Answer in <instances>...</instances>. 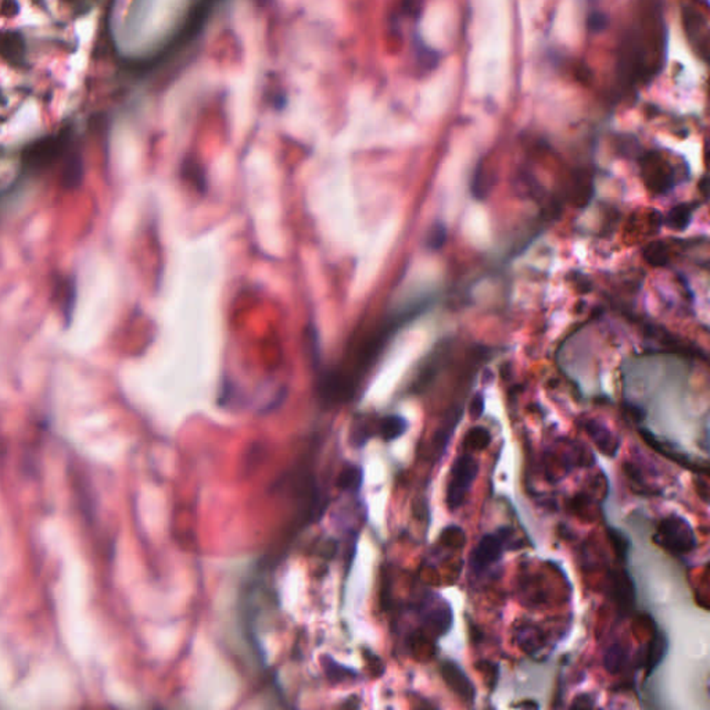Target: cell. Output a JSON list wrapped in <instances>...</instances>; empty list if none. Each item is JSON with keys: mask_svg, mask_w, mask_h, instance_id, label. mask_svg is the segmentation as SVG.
I'll list each match as a JSON object with an SVG mask.
<instances>
[{"mask_svg": "<svg viewBox=\"0 0 710 710\" xmlns=\"http://www.w3.org/2000/svg\"><path fill=\"white\" fill-rule=\"evenodd\" d=\"M694 210H695V206L689 204V203H681V204L675 206L665 218L666 226L672 231H676V232H684L692 221Z\"/></svg>", "mask_w": 710, "mask_h": 710, "instance_id": "ba28073f", "label": "cell"}, {"mask_svg": "<svg viewBox=\"0 0 710 710\" xmlns=\"http://www.w3.org/2000/svg\"><path fill=\"white\" fill-rule=\"evenodd\" d=\"M82 178V162L78 155H74L67 161L64 174H62V184L65 187H74L78 185V181Z\"/></svg>", "mask_w": 710, "mask_h": 710, "instance_id": "4fadbf2b", "label": "cell"}, {"mask_svg": "<svg viewBox=\"0 0 710 710\" xmlns=\"http://www.w3.org/2000/svg\"><path fill=\"white\" fill-rule=\"evenodd\" d=\"M65 146V133L52 135V136H40L35 139L32 145L24 148L21 153V160L24 168L36 170L49 164L55 157L62 153Z\"/></svg>", "mask_w": 710, "mask_h": 710, "instance_id": "277c9868", "label": "cell"}, {"mask_svg": "<svg viewBox=\"0 0 710 710\" xmlns=\"http://www.w3.org/2000/svg\"><path fill=\"white\" fill-rule=\"evenodd\" d=\"M599 428H601V426H598L595 422H589V423L587 425V433H589V434L594 437L592 440L598 444V447H599V448H602V451H604V453L609 454V453H608V450H611V448H614V451H616L618 445H614V440L611 438V437H612V434L608 432V431H605V429H599Z\"/></svg>", "mask_w": 710, "mask_h": 710, "instance_id": "5bb4252c", "label": "cell"}, {"mask_svg": "<svg viewBox=\"0 0 710 710\" xmlns=\"http://www.w3.org/2000/svg\"><path fill=\"white\" fill-rule=\"evenodd\" d=\"M592 705H594V701L591 699L589 695H582V697L576 698L572 710H592Z\"/></svg>", "mask_w": 710, "mask_h": 710, "instance_id": "d6986e66", "label": "cell"}, {"mask_svg": "<svg viewBox=\"0 0 710 710\" xmlns=\"http://www.w3.org/2000/svg\"><path fill=\"white\" fill-rule=\"evenodd\" d=\"M709 87H710V79H709Z\"/></svg>", "mask_w": 710, "mask_h": 710, "instance_id": "603a6c76", "label": "cell"}, {"mask_svg": "<svg viewBox=\"0 0 710 710\" xmlns=\"http://www.w3.org/2000/svg\"><path fill=\"white\" fill-rule=\"evenodd\" d=\"M706 158H708V161H709L710 162V146H709V150L706 152Z\"/></svg>", "mask_w": 710, "mask_h": 710, "instance_id": "7402d4cb", "label": "cell"}, {"mask_svg": "<svg viewBox=\"0 0 710 710\" xmlns=\"http://www.w3.org/2000/svg\"><path fill=\"white\" fill-rule=\"evenodd\" d=\"M477 473L479 465L469 454L460 455L454 461L447 487V505L450 509H457L462 505Z\"/></svg>", "mask_w": 710, "mask_h": 710, "instance_id": "3957f363", "label": "cell"}, {"mask_svg": "<svg viewBox=\"0 0 710 710\" xmlns=\"http://www.w3.org/2000/svg\"><path fill=\"white\" fill-rule=\"evenodd\" d=\"M698 187L701 190V193L705 196V197H710V178L709 177H704L701 179V182L698 184Z\"/></svg>", "mask_w": 710, "mask_h": 710, "instance_id": "ffe728a7", "label": "cell"}, {"mask_svg": "<svg viewBox=\"0 0 710 710\" xmlns=\"http://www.w3.org/2000/svg\"><path fill=\"white\" fill-rule=\"evenodd\" d=\"M614 599L623 614H630L634 608V587L624 570H616L612 575Z\"/></svg>", "mask_w": 710, "mask_h": 710, "instance_id": "8992f818", "label": "cell"}, {"mask_svg": "<svg viewBox=\"0 0 710 710\" xmlns=\"http://www.w3.org/2000/svg\"><path fill=\"white\" fill-rule=\"evenodd\" d=\"M361 479H362V470L357 466H350L341 472L339 477V486L343 487L344 490L358 489L361 484Z\"/></svg>", "mask_w": 710, "mask_h": 710, "instance_id": "9a60e30c", "label": "cell"}, {"mask_svg": "<svg viewBox=\"0 0 710 710\" xmlns=\"http://www.w3.org/2000/svg\"><path fill=\"white\" fill-rule=\"evenodd\" d=\"M643 257L650 267H666L670 262L669 246L665 242H652L643 250Z\"/></svg>", "mask_w": 710, "mask_h": 710, "instance_id": "9c48e42d", "label": "cell"}, {"mask_svg": "<svg viewBox=\"0 0 710 710\" xmlns=\"http://www.w3.org/2000/svg\"><path fill=\"white\" fill-rule=\"evenodd\" d=\"M608 26V18L602 13H594L588 18V27L591 31H602Z\"/></svg>", "mask_w": 710, "mask_h": 710, "instance_id": "e0dca14e", "label": "cell"}, {"mask_svg": "<svg viewBox=\"0 0 710 710\" xmlns=\"http://www.w3.org/2000/svg\"><path fill=\"white\" fill-rule=\"evenodd\" d=\"M504 540L505 534L492 533L486 534L479 541V544L476 545L473 554L470 556L472 567L475 572H482L487 569L490 565H493L499 559L504 548Z\"/></svg>", "mask_w": 710, "mask_h": 710, "instance_id": "5b68a950", "label": "cell"}, {"mask_svg": "<svg viewBox=\"0 0 710 710\" xmlns=\"http://www.w3.org/2000/svg\"><path fill=\"white\" fill-rule=\"evenodd\" d=\"M643 182L650 193L660 196L670 192L679 184L677 171L673 164L659 152H648L641 157Z\"/></svg>", "mask_w": 710, "mask_h": 710, "instance_id": "7a4b0ae2", "label": "cell"}, {"mask_svg": "<svg viewBox=\"0 0 710 710\" xmlns=\"http://www.w3.org/2000/svg\"><path fill=\"white\" fill-rule=\"evenodd\" d=\"M492 443V434L484 428H473L470 429L463 441V447L467 450H486Z\"/></svg>", "mask_w": 710, "mask_h": 710, "instance_id": "7c38bea8", "label": "cell"}, {"mask_svg": "<svg viewBox=\"0 0 710 710\" xmlns=\"http://www.w3.org/2000/svg\"><path fill=\"white\" fill-rule=\"evenodd\" d=\"M653 541L675 555H684L697 547L695 534L689 523L681 516H667L659 522Z\"/></svg>", "mask_w": 710, "mask_h": 710, "instance_id": "6da1fadb", "label": "cell"}, {"mask_svg": "<svg viewBox=\"0 0 710 710\" xmlns=\"http://www.w3.org/2000/svg\"><path fill=\"white\" fill-rule=\"evenodd\" d=\"M405 431H406V421L399 415H389L382 421L380 432L386 441H392L401 437Z\"/></svg>", "mask_w": 710, "mask_h": 710, "instance_id": "8fae6325", "label": "cell"}, {"mask_svg": "<svg viewBox=\"0 0 710 710\" xmlns=\"http://www.w3.org/2000/svg\"><path fill=\"white\" fill-rule=\"evenodd\" d=\"M441 675L450 688L454 689L460 697L467 701H472L475 698V687L463 673L462 669L458 667V665L453 662H444L441 666Z\"/></svg>", "mask_w": 710, "mask_h": 710, "instance_id": "52a82bcc", "label": "cell"}, {"mask_svg": "<svg viewBox=\"0 0 710 710\" xmlns=\"http://www.w3.org/2000/svg\"><path fill=\"white\" fill-rule=\"evenodd\" d=\"M623 658V653H621V649L615 647V648L609 649L608 655H606V667L609 672H616L619 667H620V660Z\"/></svg>", "mask_w": 710, "mask_h": 710, "instance_id": "2e32d148", "label": "cell"}, {"mask_svg": "<svg viewBox=\"0 0 710 710\" xmlns=\"http://www.w3.org/2000/svg\"><path fill=\"white\" fill-rule=\"evenodd\" d=\"M665 648H666L665 638L660 634H655L653 638L650 640L648 647L645 649V656H644V660H643V667L647 669L648 675L653 670V667H656V665L663 658Z\"/></svg>", "mask_w": 710, "mask_h": 710, "instance_id": "30bf717a", "label": "cell"}, {"mask_svg": "<svg viewBox=\"0 0 710 710\" xmlns=\"http://www.w3.org/2000/svg\"><path fill=\"white\" fill-rule=\"evenodd\" d=\"M484 411V400L480 394H476L472 401H470V406H469V412H470V418L473 419H479L482 416Z\"/></svg>", "mask_w": 710, "mask_h": 710, "instance_id": "ac0fdd59", "label": "cell"}, {"mask_svg": "<svg viewBox=\"0 0 710 710\" xmlns=\"http://www.w3.org/2000/svg\"><path fill=\"white\" fill-rule=\"evenodd\" d=\"M704 268H705V270H706V271H708L710 274V262H706V264L704 265Z\"/></svg>", "mask_w": 710, "mask_h": 710, "instance_id": "44dd1931", "label": "cell"}]
</instances>
